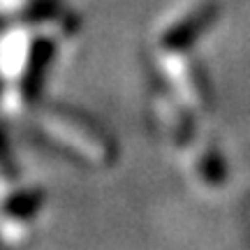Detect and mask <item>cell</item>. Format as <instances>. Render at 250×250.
I'll use <instances>...</instances> for the list:
<instances>
[{
  "mask_svg": "<svg viewBox=\"0 0 250 250\" xmlns=\"http://www.w3.org/2000/svg\"><path fill=\"white\" fill-rule=\"evenodd\" d=\"M171 86L176 88L181 98L186 100L190 107L206 109L211 104V88L208 81L202 74V70L195 62L183 61V58H174L171 62Z\"/></svg>",
  "mask_w": 250,
  "mask_h": 250,
  "instance_id": "6da1fadb",
  "label": "cell"
},
{
  "mask_svg": "<svg viewBox=\"0 0 250 250\" xmlns=\"http://www.w3.org/2000/svg\"><path fill=\"white\" fill-rule=\"evenodd\" d=\"M215 19H218V5H202L188 19H183L171 30H167L162 44L167 46L169 51H183V49L195 44L197 37L213 26Z\"/></svg>",
  "mask_w": 250,
  "mask_h": 250,
  "instance_id": "7a4b0ae2",
  "label": "cell"
},
{
  "mask_svg": "<svg viewBox=\"0 0 250 250\" xmlns=\"http://www.w3.org/2000/svg\"><path fill=\"white\" fill-rule=\"evenodd\" d=\"M197 171L202 181H206L208 186H220L227 179V165H225V158L215 148H206L202 151L199 160H197Z\"/></svg>",
  "mask_w": 250,
  "mask_h": 250,
  "instance_id": "3957f363",
  "label": "cell"
}]
</instances>
